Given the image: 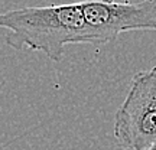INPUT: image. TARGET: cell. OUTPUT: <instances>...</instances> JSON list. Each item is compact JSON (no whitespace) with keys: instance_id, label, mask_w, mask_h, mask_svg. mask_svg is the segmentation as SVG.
Instances as JSON below:
<instances>
[{"instance_id":"6da1fadb","label":"cell","mask_w":156,"mask_h":150,"mask_svg":"<svg viewBox=\"0 0 156 150\" xmlns=\"http://www.w3.org/2000/svg\"><path fill=\"white\" fill-rule=\"evenodd\" d=\"M0 26L7 30L5 40L13 49L38 51L55 62L62 59L67 45H94L81 2L7 10Z\"/></svg>"},{"instance_id":"3957f363","label":"cell","mask_w":156,"mask_h":150,"mask_svg":"<svg viewBox=\"0 0 156 150\" xmlns=\"http://www.w3.org/2000/svg\"><path fill=\"white\" fill-rule=\"evenodd\" d=\"M81 7L94 45L112 42L124 32L156 30V0H87L81 2Z\"/></svg>"},{"instance_id":"277c9868","label":"cell","mask_w":156,"mask_h":150,"mask_svg":"<svg viewBox=\"0 0 156 150\" xmlns=\"http://www.w3.org/2000/svg\"><path fill=\"white\" fill-rule=\"evenodd\" d=\"M149 150H156V143H155V145H153V146H152V147H151V149H149Z\"/></svg>"},{"instance_id":"7a4b0ae2","label":"cell","mask_w":156,"mask_h":150,"mask_svg":"<svg viewBox=\"0 0 156 150\" xmlns=\"http://www.w3.org/2000/svg\"><path fill=\"white\" fill-rule=\"evenodd\" d=\"M114 139L122 150H149L156 143V67L132 78L114 117Z\"/></svg>"}]
</instances>
